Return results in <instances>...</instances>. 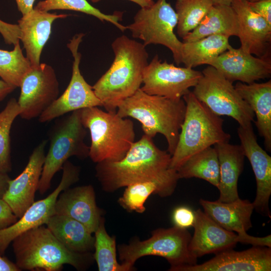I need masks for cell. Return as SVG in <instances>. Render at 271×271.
I'll return each mask as SVG.
<instances>
[{
    "label": "cell",
    "instance_id": "obj_1",
    "mask_svg": "<svg viewBox=\"0 0 271 271\" xmlns=\"http://www.w3.org/2000/svg\"><path fill=\"white\" fill-rule=\"evenodd\" d=\"M171 155L158 148L153 138L144 134L134 142L120 161L96 163L95 176L102 189L108 192L130 184L157 181L172 193L179 179L176 170L169 168Z\"/></svg>",
    "mask_w": 271,
    "mask_h": 271
},
{
    "label": "cell",
    "instance_id": "obj_2",
    "mask_svg": "<svg viewBox=\"0 0 271 271\" xmlns=\"http://www.w3.org/2000/svg\"><path fill=\"white\" fill-rule=\"evenodd\" d=\"M111 48L114 60L92 87L106 111H116L120 102L141 88L149 54L142 43L124 35L116 38Z\"/></svg>",
    "mask_w": 271,
    "mask_h": 271
},
{
    "label": "cell",
    "instance_id": "obj_3",
    "mask_svg": "<svg viewBox=\"0 0 271 271\" xmlns=\"http://www.w3.org/2000/svg\"><path fill=\"white\" fill-rule=\"evenodd\" d=\"M186 107L183 98L150 95L140 88L119 103L116 112L120 117L139 121L147 136L153 138L157 133L163 134L167 142V151L172 156L178 143Z\"/></svg>",
    "mask_w": 271,
    "mask_h": 271
},
{
    "label": "cell",
    "instance_id": "obj_4",
    "mask_svg": "<svg viewBox=\"0 0 271 271\" xmlns=\"http://www.w3.org/2000/svg\"><path fill=\"white\" fill-rule=\"evenodd\" d=\"M12 242L16 264L21 270L59 271L66 264L82 270L92 261L90 252L69 250L43 225L23 232Z\"/></svg>",
    "mask_w": 271,
    "mask_h": 271
},
{
    "label": "cell",
    "instance_id": "obj_5",
    "mask_svg": "<svg viewBox=\"0 0 271 271\" xmlns=\"http://www.w3.org/2000/svg\"><path fill=\"white\" fill-rule=\"evenodd\" d=\"M182 98L186 112L169 166L176 171L194 154L216 144L229 142L231 137L223 129V120L200 102L192 91Z\"/></svg>",
    "mask_w": 271,
    "mask_h": 271
},
{
    "label": "cell",
    "instance_id": "obj_6",
    "mask_svg": "<svg viewBox=\"0 0 271 271\" xmlns=\"http://www.w3.org/2000/svg\"><path fill=\"white\" fill-rule=\"evenodd\" d=\"M83 125L89 130V157L94 163L122 159L134 142L132 121L116 111H104L98 106L81 109Z\"/></svg>",
    "mask_w": 271,
    "mask_h": 271
},
{
    "label": "cell",
    "instance_id": "obj_7",
    "mask_svg": "<svg viewBox=\"0 0 271 271\" xmlns=\"http://www.w3.org/2000/svg\"><path fill=\"white\" fill-rule=\"evenodd\" d=\"M86 134L81 120V110L56 120L49 131L50 145L38 188L41 194L50 188L54 176L69 158L84 159L89 157V147L84 142Z\"/></svg>",
    "mask_w": 271,
    "mask_h": 271
},
{
    "label": "cell",
    "instance_id": "obj_8",
    "mask_svg": "<svg viewBox=\"0 0 271 271\" xmlns=\"http://www.w3.org/2000/svg\"><path fill=\"white\" fill-rule=\"evenodd\" d=\"M191 235L187 229L176 226L169 228L154 230L149 239L134 240L128 244L118 246L119 259L123 263L133 269L138 259L147 255H156L165 258L171 267L197 263L188 250Z\"/></svg>",
    "mask_w": 271,
    "mask_h": 271
},
{
    "label": "cell",
    "instance_id": "obj_9",
    "mask_svg": "<svg viewBox=\"0 0 271 271\" xmlns=\"http://www.w3.org/2000/svg\"><path fill=\"white\" fill-rule=\"evenodd\" d=\"M192 91L195 97L212 112L231 117L245 126L254 121L255 115L236 90L233 83L215 68L208 65Z\"/></svg>",
    "mask_w": 271,
    "mask_h": 271
},
{
    "label": "cell",
    "instance_id": "obj_10",
    "mask_svg": "<svg viewBox=\"0 0 271 271\" xmlns=\"http://www.w3.org/2000/svg\"><path fill=\"white\" fill-rule=\"evenodd\" d=\"M178 17L167 0H157L150 7L141 8L133 17V22L126 26L132 37L141 40L143 45L160 44L172 53L177 65L182 64L183 42L174 32Z\"/></svg>",
    "mask_w": 271,
    "mask_h": 271
},
{
    "label": "cell",
    "instance_id": "obj_11",
    "mask_svg": "<svg viewBox=\"0 0 271 271\" xmlns=\"http://www.w3.org/2000/svg\"><path fill=\"white\" fill-rule=\"evenodd\" d=\"M202 75L201 72L193 68L162 61L157 54L144 70V85L140 88L150 95L179 99L195 86Z\"/></svg>",
    "mask_w": 271,
    "mask_h": 271
},
{
    "label": "cell",
    "instance_id": "obj_12",
    "mask_svg": "<svg viewBox=\"0 0 271 271\" xmlns=\"http://www.w3.org/2000/svg\"><path fill=\"white\" fill-rule=\"evenodd\" d=\"M84 35L83 33L75 35L67 44L74 58L71 80L63 93L40 115V122L50 121L75 110L102 106L92 87L85 81L80 70L81 54L78 48Z\"/></svg>",
    "mask_w": 271,
    "mask_h": 271
},
{
    "label": "cell",
    "instance_id": "obj_13",
    "mask_svg": "<svg viewBox=\"0 0 271 271\" xmlns=\"http://www.w3.org/2000/svg\"><path fill=\"white\" fill-rule=\"evenodd\" d=\"M18 103L19 116L24 119L39 117L59 97V83L54 69L40 63L31 69L23 78Z\"/></svg>",
    "mask_w": 271,
    "mask_h": 271
},
{
    "label": "cell",
    "instance_id": "obj_14",
    "mask_svg": "<svg viewBox=\"0 0 271 271\" xmlns=\"http://www.w3.org/2000/svg\"><path fill=\"white\" fill-rule=\"evenodd\" d=\"M62 169L61 180L55 190L45 198L34 202L15 223L0 229V254L5 253L10 243L19 235L46 224L54 214L55 205L59 194L79 179V168L68 160L64 164Z\"/></svg>",
    "mask_w": 271,
    "mask_h": 271
},
{
    "label": "cell",
    "instance_id": "obj_15",
    "mask_svg": "<svg viewBox=\"0 0 271 271\" xmlns=\"http://www.w3.org/2000/svg\"><path fill=\"white\" fill-rule=\"evenodd\" d=\"M194 234L188 244V250L194 257L233 248L238 242L253 245L256 237L247 234L241 236L226 230L200 209L194 211Z\"/></svg>",
    "mask_w": 271,
    "mask_h": 271
},
{
    "label": "cell",
    "instance_id": "obj_16",
    "mask_svg": "<svg viewBox=\"0 0 271 271\" xmlns=\"http://www.w3.org/2000/svg\"><path fill=\"white\" fill-rule=\"evenodd\" d=\"M237 134L245 157L249 161L256 184L254 210L263 216L271 218L269 200L271 195V157L258 144L252 124L239 126Z\"/></svg>",
    "mask_w": 271,
    "mask_h": 271
},
{
    "label": "cell",
    "instance_id": "obj_17",
    "mask_svg": "<svg viewBox=\"0 0 271 271\" xmlns=\"http://www.w3.org/2000/svg\"><path fill=\"white\" fill-rule=\"evenodd\" d=\"M171 271H270L271 248L253 246L241 251L232 249L215 254L201 264L170 267Z\"/></svg>",
    "mask_w": 271,
    "mask_h": 271
},
{
    "label": "cell",
    "instance_id": "obj_18",
    "mask_svg": "<svg viewBox=\"0 0 271 271\" xmlns=\"http://www.w3.org/2000/svg\"><path fill=\"white\" fill-rule=\"evenodd\" d=\"M48 141H42L33 150L27 166L15 179H10L2 199L13 212L21 218L35 202L45 161V149Z\"/></svg>",
    "mask_w": 271,
    "mask_h": 271
},
{
    "label": "cell",
    "instance_id": "obj_19",
    "mask_svg": "<svg viewBox=\"0 0 271 271\" xmlns=\"http://www.w3.org/2000/svg\"><path fill=\"white\" fill-rule=\"evenodd\" d=\"M208 65L215 68L232 83L238 81L250 84L271 75L270 58L255 57L240 47H231Z\"/></svg>",
    "mask_w": 271,
    "mask_h": 271
},
{
    "label": "cell",
    "instance_id": "obj_20",
    "mask_svg": "<svg viewBox=\"0 0 271 271\" xmlns=\"http://www.w3.org/2000/svg\"><path fill=\"white\" fill-rule=\"evenodd\" d=\"M230 6L237 18L240 48L256 57L270 58L271 26L244 0H233Z\"/></svg>",
    "mask_w": 271,
    "mask_h": 271
},
{
    "label": "cell",
    "instance_id": "obj_21",
    "mask_svg": "<svg viewBox=\"0 0 271 271\" xmlns=\"http://www.w3.org/2000/svg\"><path fill=\"white\" fill-rule=\"evenodd\" d=\"M54 214L65 215L79 221L92 233L97 228L102 217L91 185L68 188L62 191L56 202Z\"/></svg>",
    "mask_w": 271,
    "mask_h": 271
},
{
    "label": "cell",
    "instance_id": "obj_22",
    "mask_svg": "<svg viewBox=\"0 0 271 271\" xmlns=\"http://www.w3.org/2000/svg\"><path fill=\"white\" fill-rule=\"evenodd\" d=\"M68 15H58L33 9L18 20L21 31L20 40L26 52V57L32 67L40 65L43 49L49 39L52 25L58 19Z\"/></svg>",
    "mask_w": 271,
    "mask_h": 271
},
{
    "label": "cell",
    "instance_id": "obj_23",
    "mask_svg": "<svg viewBox=\"0 0 271 271\" xmlns=\"http://www.w3.org/2000/svg\"><path fill=\"white\" fill-rule=\"evenodd\" d=\"M199 203L205 213L227 230L244 236L252 227L251 216L254 206L248 200L239 198L232 202H223L201 198Z\"/></svg>",
    "mask_w": 271,
    "mask_h": 271
},
{
    "label": "cell",
    "instance_id": "obj_24",
    "mask_svg": "<svg viewBox=\"0 0 271 271\" xmlns=\"http://www.w3.org/2000/svg\"><path fill=\"white\" fill-rule=\"evenodd\" d=\"M217 153L219 165L218 200L230 202L239 198L237 184L244 166V154L240 145L229 142L214 145Z\"/></svg>",
    "mask_w": 271,
    "mask_h": 271
},
{
    "label": "cell",
    "instance_id": "obj_25",
    "mask_svg": "<svg viewBox=\"0 0 271 271\" xmlns=\"http://www.w3.org/2000/svg\"><path fill=\"white\" fill-rule=\"evenodd\" d=\"M234 87L253 111L254 121L266 151L271 152V80L246 84L237 82Z\"/></svg>",
    "mask_w": 271,
    "mask_h": 271
},
{
    "label": "cell",
    "instance_id": "obj_26",
    "mask_svg": "<svg viewBox=\"0 0 271 271\" xmlns=\"http://www.w3.org/2000/svg\"><path fill=\"white\" fill-rule=\"evenodd\" d=\"M46 225L69 250L83 253L90 252L94 249V237L79 221L65 215L54 214Z\"/></svg>",
    "mask_w": 271,
    "mask_h": 271
},
{
    "label": "cell",
    "instance_id": "obj_27",
    "mask_svg": "<svg viewBox=\"0 0 271 271\" xmlns=\"http://www.w3.org/2000/svg\"><path fill=\"white\" fill-rule=\"evenodd\" d=\"M238 32L237 18L231 6L213 5L198 26L182 39L187 42L215 35L237 37Z\"/></svg>",
    "mask_w": 271,
    "mask_h": 271
},
{
    "label": "cell",
    "instance_id": "obj_28",
    "mask_svg": "<svg viewBox=\"0 0 271 271\" xmlns=\"http://www.w3.org/2000/svg\"><path fill=\"white\" fill-rule=\"evenodd\" d=\"M229 37L220 35L209 36L196 41L183 42L182 63L185 67L194 68L199 65H208L232 46Z\"/></svg>",
    "mask_w": 271,
    "mask_h": 271
},
{
    "label": "cell",
    "instance_id": "obj_29",
    "mask_svg": "<svg viewBox=\"0 0 271 271\" xmlns=\"http://www.w3.org/2000/svg\"><path fill=\"white\" fill-rule=\"evenodd\" d=\"M177 172L179 179L197 178L217 188L219 181V165L216 149L211 146L194 154Z\"/></svg>",
    "mask_w": 271,
    "mask_h": 271
},
{
    "label": "cell",
    "instance_id": "obj_30",
    "mask_svg": "<svg viewBox=\"0 0 271 271\" xmlns=\"http://www.w3.org/2000/svg\"><path fill=\"white\" fill-rule=\"evenodd\" d=\"M95 260L99 271H129L130 268L123 263L119 264L116 259L115 237L110 236L106 232L104 219L102 217L99 224L94 232Z\"/></svg>",
    "mask_w": 271,
    "mask_h": 271
},
{
    "label": "cell",
    "instance_id": "obj_31",
    "mask_svg": "<svg viewBox=\"0 0 271 271\" xmlns=\"http://www.w3.org/2000/svg\"><path fill=\"white\" fill-rule=\"evenodd\" d=\"M34 8L45 12L55 10L79 12L95 17L102 23H110L122 32L127 30L126 26L120 23L123 12L116 11L112 14H105L93 7L87 0H44L38 2Z\"/></svg>",
    "mask_w": 271,
    "mask_h": 271
},
{
    "label": "cell",
    "instance_id": "obj_32",
    "mask_svg": "<svg viewBox=\"0 0 271 271\" xmlns=\"http://www.w3.org/2000/svg\"><path fill=\"white\" fill-rule=\"evenodd\" d=\"M161 197L171 196L173 193L161 183L154 181L138 182L126 186L122 196L118 200L119 204L128 211L139 213L145 212V203L151 194Z\"/></svg>",
    "mask_w": 271,
    "mask_h": 271
},
{
    "label": "cell",
    "instance_id": "obj_33",
    "mask_svg": "<svg viewBox=\"0 0 271 271\" xmlns=\"http://www.w3.org/2000/svg\"><path fill=\"white\" fill-rule=\"evenodd\" d=\"M213 5L211 0H176L178 35L183 39L195 29Z\"/></svg>",
    "mask_w": 271,
    "mask_h": 271
},
{
    "label": "cell",
    "instance_id": "obj_34",
    "mask_svg": "<svg viewBox=\"0 0 271 271\" xmlns=\"http://www.w3.org/2000/svg\"><path fill=\"white\" fill-rule=\"evenodd\" d=\"M31 67L19 42L12 51L0 49V77L5 82L19 87L23 78Z\"/></svg>",
    "mask_w": 271,
    "mask_h": 271
},
{
    "label": "cell",
    "instance_id": "obj_35",
    "mask_svg": "<svg viewBox=\"0 0 271 271\" xmlns=\"http://www.w3.org/2000/svg\"><path fill=\"white\" fill-rule=\"evenodd\" d=\"M21 112L17 100L12 98L0 111V172L12 170L10 133L12 124Z\"/></svg>",
    "mask_w": 271,
    "mask_h": 271
},
{
    "label": "cell",
    "instance_id": "obj_36",
    "mask_svg": "<svg viewBox=\"0 0 271 271\" xmlns=\"http://www.w3.org/2000/svg\"><path fill=\"white\" fill-rule=\"evenodd\" d=\"M194 211L186 206H180L175 209L172 214L174 226L187 229L193 226L195 221Z\"/></svg>",
    "mask_w": 271,
    "mask_h": 271
},
{
    "label": "cell",
    "instance_id": "obj_37",
    "mask_svg": "<svg viewBox=\"0 0 271 271\" xmlns=\"http://www.w3.org/2000/svg\"><path fill=\"white\" fill-rule=\"evenodd\" d=\"M0 33L8 44L15 45L20 42L21 31L18 25L9 24L0 20Z\"/></svg>",
    "mask_w": 271,
    "mask_h": 271
},
{
    "label": "cell",
    "instance_id": "obj_38",
    "mask_svg": "<svg viewBox=\"0 0 271 271\" xmlns=\"http://www.w3.org/2000/svg\"><path fill=\"white\" fill-rule=\"evenodd\" d=\"M247 4L252 11L263 18L271 26V0H259Z\"/></svg>",
    "mask_w": 271,
    "mask_h": 271
},
{
    "label": "cell",
    "instance_id": "obj_39",
    "mask_svg": "<svg viewBox=\"0 0 271 271\" xmlns=\"http://www.w3.org/2000/svg\"><path fill=\"white\" fill-rule=\"evenodd\" d=\"M18 219L8 204L0 198V229L12 225Z\"/></svg>",
    "mask_w": 271,
    "mask_h": 271
},
{
    "label": "cell",
    "instance_id": "obj_40",
    "mask_svg": "<svg viewBox=\"0 0 271 271\" xmlns=\"http://www.w3.org/2000/svg\"><path fill=\"white\" fill-rule=\"evenodd\" d=\"M18 10L22 16L27 14L34 9L35 0H15Z\"/></svg>",
    "mask_w": 271,
    "mask_h": 271
},
{
    "label": "cell",
    "instance_id": "obj_41",
    "mask_svg": "<svg viewBox=\"0 0 271 271\" xmlns=\"http://www.w3.org/2000/svg\"><path fill=\"white\" fill-rule=\"evenodd\" d=\"M21 270L16 263L0 254V271Z\"/></svg>",
    "mask_w": 271,
    "mask_h": 271
},
{
    "label": "cell",
    "instance_id": "obj_42",
    "mask_svg": "<svg viewBox=\"0 0 271 271\" xmlns=\"http://www.w3.org/2000/svg\"><path fill=\"white\" fill-rule=\"evenodd\" d=\"M15 88V87L4 80H0V101L3 100Z\"/></svg>",
    "mask_w": 271,
    "mask_h": 271
},
{
    "label": "cell",
    "instance_id": "obj_43",
    "mask_svg": "<svg viewBox=\"0 0 271 271\" xmlns=\"http://www.w3.org/2000/svg\"><path fill=\"white\" fill-rule=\"evenodd\" d=\"M11 179L8 174L0 172V198L3 196L8 187V182Z\"/></svg>",
    "mask_w": 271,
    "mask_h": 271
},
{
    "label": "cell",
    "instance_id": "obj_44",
    "mask_svg": "<svg viewBox=\"0 0 271 271\" xmlns=\"http://www.w3.org/2000/svg\"><path fill=\"white\" fill-rule=\"evenodd\" d=\"M91 2L93 3H96L101 0H90ZM130 2H133L138 5H139L141 8L148 7L152 6L154 4L155 2L153 0H128Z\"/></svg>",
    "mask_w": 271,
    "mask_h": 271
},
{
    "label": "cell",
    "instance_id": "obj_45",
    "mask_svg": "<svg viewBox=\"0 0 271 271\" xmlns=\"http://www.w3.org/2000/svg\"><path fill=\"white\" fill-rule=\"evenodd\" d=\"M233 0H211L213 5L230 6Z\"/></svg>",
    "mask_w": 271,
    "mask_h": 271
},
{
    "label": "cell",
    "instance_id": "obj_46",
    "mask_svg": "<svg viewBox=\"0 0 271 271\" xmlns=\"http://www.w3.org/2000/svg\"><path fill=\"white\" fill-rule=\"evenodd\" d=\"M244 1L246 2L247 3H253V2L258 1L259 0H244Z\"/></svg>",
    "mask_w": 271,
    "mask_h": 271
}]
</instances>
